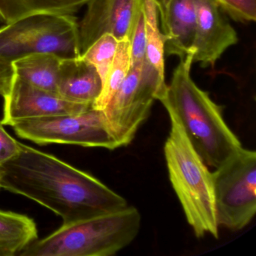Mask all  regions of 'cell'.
Masks as SVG:
<instances>
[{"instance_id": "obj_1", "label": "cell", "mask_w": 256, "mask_h": 256, "mask_svg": "<svg viewBox=\"0 0 256 256\" xmlns=\"http://www.w3.org/2000/svg\"><path fill=\"white\" fill-rule=\"evenodd\" d=\"M0 187L46 206L64 224L128 206L95 176L22 143L17 155L0 166Z\"/></svg>"}, {"instance_id": "obj_2", "label": "cell", "mask_w": 256, "mask_h": 256, "mask_svg": "<svg viewBox=\"0 0 256 256\" xmlns=\"http://www.w3.org/2000/svg\"><path fill=\"white\" fill-rule=\"evenodd\" d=\"M193 56L190 52L181 58L158 101L178 118L205 164L216 168L242 145L224 121L222 108L193 82Z\"/></svg>"}, {"instance_id": "obj_3", "label": "cell", "mask_w": 256, "mask_h": 256, "mask_svg": "<svg viewBox=\"0 0 256 256\" xmlns=\"http://www.w3.org/2000/svg\"><path fill=\"white\" fill-rule=\"evenodd\" d=\"M170 131L164 146L169 180L187 222L197 238H218L212 173L198 154L180 122L168 112Z\"/></svg>"}, {"instance_id": "obj_4", "label": "cell", "mask_w": 256, "mask_h": 256, "mask_svg": "<svg viewBox=\"0 0 256 256\" xmlns=\"http://www.w3.org/2000/svg\"><path fill=\"white\" fill-rule=\"evenodd\" d=\"M142 216L126 206L62 226L34 241L22 256H110L130 245L137 236Z\"/></svg>"}, {"instance_id": "obj_5", "label": "cell", "mask_w": 256, "mask_h": 256, "mask_svg": "<svg viewBox=\"0 0 256 256\" xmlns=\"http://www.w3.org/2000/svg\"><path fill=\"white\" fill-rule=\"evenodd\" d=\"M78 24L72 14H42L24 18L0 29V70L37 53L62 59L80 56Z\"/></svg>"}, {"instance_id": "obj_6", "label": "cell", "mask_w": 256, "mask_h": 256, "mask_svg": "<svg viewBox=\"0 0 256 256\" xmlns=\"http://www.w3.org/2000/svg\"><path fill=\"white\" fill-rule=\"evenodd\" d=\"M218 226L245 228L256 212V152L240 148L212 172Z\"/></svg>"}, {"instance_id": "obj_7", "label": "cell", "mask_w": 256, "mask_h": 256, "mask_svg": "<svg viewBox=\"0 0 256 256\" xmlns=\"http://www.w3.org/2000/svg\"><path fill=\"white\" fill-rule=\"evenodd\" d=\"M10 126L19 137L40 145L61 144L110 150L119 148L104 112L92 108L80 113L24 120Z\"/></svg>"}, {"instance_id": "obj_8", "label": "cell", "mask_w": 256, "mask_h": 256, "mask_svg": "<svg viewBox=\"0 0 256 256\" xmlns=\"http://www.w3.org/2000/svg\"><path fill=\"white\" fill-rule=\"evenodd\" d=\"M142 66L143 64L131 66L122 84L103 110L119 148L131 144L160 95L156 86L142 76Z\"/></svg>"}, {"instance_id": "obj_9", "label": "cell", "mask_w": 256, "mask_h": 256, "mask_svg": "<svg viewBox=\"0 0 256 256\" xmlns=\"http://www.w3.org/2000/svg\"><path fill=\"white\" fill-rule=\"evenodd\" d=\"M84 17L78 24L80 56L104 34L118 41L130 38L142 10V0H90Z\"/></svg>"}, {"instance_id": "obj_10", "label": "cell", "mask_w": 256, "mask_h": 256, "mask_svg": "<svg viewBox=\"0 0 256 256\" xmlns=\"http://www.w3.org/2000/svg\"><path fill=\"white\" fill-rule=\"evenodd\" d=\"M4 98L2 122L7 126L24 120L80 113L92 108L34 86L14 74L10 90Z\"/></svg>"}, {"instance_id": "obj_11", "label": "cell", "mask_w": 256, "mask_h": 256, "mask_svg": "<svg viewBox=\"0 0 256 256\" xmlns=\"http://www.w3.org/2000/svg\"><path fill=\"white\" fill-rule=\"evenodd\" d=\"M196 28L191 50L193 62L214 66L227 49L236 44L238 34L214 0H196Z\"/></svg>"}, {"instance_id": "obj_12", "label": "cell", "mask_w": 256, "mask_h": 256, "mask_svg": "<svg viewBox=\"0 0 256 256\" xmlns=\"http://www.w3.org/2000/svg\"><path fill=\"white\" fill-rule=\"evenodd\" d=\"M102 88L101 78L92 64L82 56L62 60L56 92L62 98L92 107Z\"/></svg>"}, {"instance_id": "obj_13", "label": "cell", "mask_w": 256, "mask_h": 256, "mask_svg": "<svg viewBox=\"0 0 256 256\" xmlns=\"http://www.w3.org/2000/svg\"><path fill=\"white\" fill-rule=\"evenodd\" d=\"M196 0H170L162 30L166 35L164 50L184 58L191 50L196 28Z\"/></svg>"}, {"instance_id": "obj_14", "label": "cell", "mask_w": 256, "mask_h": 256, "mask_svg": "<svg viewBox=\"0 0 256 256\" xmlns=\"http://www.w3.org/2000/svg\"><path fill=\"white\" fill-rule=\"evenodd\" d=\"M142 10L146 30V52L142 70L162 84H166L164 58L166 36L158 25V7L154 0H142Z\"/></svg>"}, {"instance_id": "obj_15", "label": "cell", "mask_w": 256, "mask_h": 256, "mask_svg": "<svg viewBox=\"0 0 256 256\" xmlns=\"http://www.w3.org/2000/svg\"><path fill=\"white\" fill-rule=\"evenodd\" d=\"M37 238L38 229L32 218L0 210V256H19Z\"/></svg>"}, {"instance_id": "obj_16", "label": "cell", "mask_w": 256, "mask_h": 256, "mask_svg": "<svg viewBox=\"0 0 256 256\" xmlns=\"http://www.w3.org/2000/svg\"><path fill=\"white\" fill-rule=\"evenodd\" d=\"M62 60L54 54H34L13 62V70L16 76L34 86L56 92Z\"/></svg>"}, {"instance_id": "obj_17", "label": "cell", "mask_w": 256, "mask_h": 256, "mask_svg": "<svg viewBox=\"0 0 256 256\" xmlns=\"http://www.w3.org/2000/svg\"><path fill=\"white\" fill-rule=\"evenodd\" d=\"M90 0H0V20L12 23L36 14H72Z\"/></svg>"}, {"instance_id": "obj_18", "label": "cell", "mask_w": 256, "mask_h": 256, "mask_svg": "<svg viewBox=\"0 0 256 256\" xmlns=\"http://www.w3.org/2000/svg\"><path fill=\"white\" fill-rule=\"evenodd\" d=\"M130 68V38H125L118 42L113 62L103 80L101 94L92 104V108L103 110L107 107L126 77Z\"/></svg>"}, {"instance_id": "obj_19", "label": "cell", "mask_w": 256, "mask_h": 256, "mask_svg": "<svg viewBox=\"0 0 256 256\" xmlns=\"http://www.w3.org/2000/svg\"><path fill=\"white\" fill-rule=\"evenodd\" d=\"M118 42L119 41L112 34H104L80 56L96 68L102 82L113 62Z\"/></svg>"}, {"instance_id": "obj_20", "label": "cell", "mask_w": 256, "mask_h": 256, "mask_svg": "<svg viewBox=\"0 0 256 256\" xmlns=\"http://www.w3.org/2000/svg\"><path fill=\"white\" fill-rule=\"evenodd\" d=\"M234 20L250 23L256 20V0H214Z\"/></svg>"}, {"instance_id": "obj_21", "label": "cell", "mask_w": 256, "mask_h": 256, "mask_svg": "<svg viewBox=\"0 0 256 256\" xmlns=\"http://www.w3.org/2000/svg\"><path fill=\"white\" fill-rule=\"evenodd\" d=\"M131 66L143 64L146 52V30L144 16L142 10L130 38Z\"/></svg>"}, {"instance_id": "obj_22", "label": "cell", "mask_w": 256, "mask_h": 256, "mask_svg": "<svg viewBox=\"0 0 256 256\" xmlns=\"http://www.w3.org/2000/svg\"><path fill=\"white\" fill-rule=\"evenodd\" d=\"M20 150V143L10 136L0 121V166L16 156Z\"/></svg>"}, {"instance_id": "obj_23", "label": "cell", "mask_w": 256, "mask_h": 256, "mask_svg": "<svg viewBox=\"0 0 256 256\" xmlns=\"http://www.w3.org/2000/svg\"><path fill=\"white\" fill-rule=\"evenodd\" d=\"M14 74V71L0 70V95L2 96L10 90Z\"/></svg>"}, {"instance_id": "obj_24", "label": "cell", "mask_w": 256, "mask_h": 256, "mask_svg": "<svg viewBox=\"0 0 256 256\" xmlns=\"http://www.w3.org/2000/svg\"><path fill=\"white\" fill-rule=\"evenodd\" d=\"M169 1L170 0H154V2L158 7V14H160V19H161V26H162L164 20H166V12H167Z\"/></svg>"}, {"instance_id": "obj_25", "label": "cell", "mask_w": 256, "mask_h": 256, "mask_svg": "<svg viewBox=\"0 0 256 256\" xmlns=\"http://www.w3.org/2000/svg\"><path fill=\"white\" fill-rule=\"evenodd\" d=\"M0 188H1V187H0Z\"/></svg>"}]
</instances>
